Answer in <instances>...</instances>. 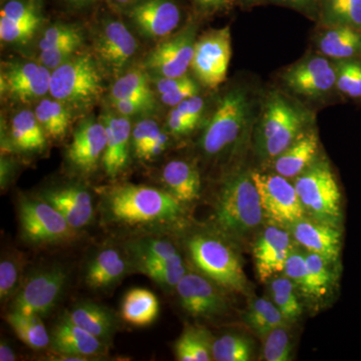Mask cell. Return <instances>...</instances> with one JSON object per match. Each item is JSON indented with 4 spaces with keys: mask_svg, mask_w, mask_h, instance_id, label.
Returning a JSON list of instances; mask_svg holds the SVG:
<instances>
[{
    "mask_svg": "<svg viewBox=\"0 0 361 361\" xmlns=\"http://www.w3.org/2000/svg\"><path fill=\"white\" fill-rule=\"evenodd\" d=\"M99 205L106 222L122 227L171 225L184 215L183 203L170 192L145 185L106 188Z\"/></svg>",
    "mask_w": 361,
    "mask_h": 361,
    "instance_id": "1",
    "label": "cell"
},
{
    "mask_svg": "<svg viewBox=\"0 0 361 361\" xmlns=\"http://www.w3.org/2000/svg\"><path fill=\"white\" fill-rule=\"evenodd\" d=\"M264 216L251 173H237L223 183L214 212L215 224L222 234L241 238L259 227Z\"/></svg>",
    "mask_w": 361,
    "mask_h": 361,
    "instance_id": "2",
    "label": "cell"
},
{
    "mask_svg": "<svg viewBox=\"0 0 361 361\" xmlns=\"http://www.w3.org/2000/svg\"><path fill=\"white\" fill-rule=\"evenodd\" d=\"M188 251L202 275L229 290L245 292L248 282L236 252L224 239L212 233L192 235Z\"/></svg>",
    "mask_w": 361,
    "mask_h": 361,
    "instance_id": "3",
    "label": "cell"
},
{
    "mask_svg": "<svg viewBox=\"0 0 361 361\" xmlns=\"http://www.w3.org/2000/svg\"><path fill=\"white\" fill-rule=\"evenodd\" d=\"M294 186L311 219L341 228V188L326 159H316L302 174L295 178Z\"/></svg>",
    "mask_w": 361,
    "mask_h": 361,
    "instance_id": "4",
    "label": "cell"
},
{
    "mask_svg": "<svg viewBox=\"0 0 361 361\" xmlns=\"http://www.w3.org/2000/svg\"><path fill=\"white\" fill-rule=\"evenodd\" d=\"M104 92V78L96 59L78 54L51 71L49 94L54 99L73 108H87Z\"/></svg>",
    "mask_w": 361,
    "mask_h": 361,
    "instance_id": "5",
    "label": "cell"
},
{
    "mask_svg": "<svg viewBox=\"0 0 361 361\" xmlns=\"http://www.w3.org/2000/svg\"><path fill=\"white\" fill-rule=\"evenodd\" d=\"M253 111L246 90L233 89L221 99L200 140L202 151L216 156L235 144L245 132Z\"/></svg>",
    "mask_w": 361,
    "mask_h": 361,
    "instance_id": "6",
    "label": "cell"
},
{
    "mask_svg": "<svg viewBox=\"0 0 361 361\" xmlns=\"http://www.w3.org/2000/svg\"><path fill=\"white\" fill-rule=\"evenodd\" d=\"M21 236L35 245L68 243L77 237L61 213L42 198L23 197L18 202Z\"/></svg>",
    "mask_w": 361,
    "mask_h": 361,
    "instance_id": "7",
    "label": "cell"
},
{
    "mask_svg": "<svg viewBox=\"0 0 361 361\" xmlns=\"http://www.w3.org/2000/svg\"><path fill=\"white\" fill-rule=\"evenodd\" d=\"M68 271L61 264L45 266L25 280L13 299V310L25 314L51 313L65 292Z\"/></svg>",
    "mask_w": 361,
    "mask_h": 361,
    "instance_id": "8",
    "label": "cell"
},
{
    "mask_svg": "<svg viewBox=\"0 0 361 361\" xmlns=\"http://www.w3.org/2000/svg\"><path fill=\"white\" fill-rule=\"evenodd\" d=\"M264 215L274 224L288 227L305 217L296 188L283 176L251 172Z\"/></svg>",
    "mask_w": 361,
    "mask_h": 361,
    "instance_id": "9",
    "label": "cell"
},
{
    "mask_svg": "<svg viewBox=\"0 0 361 361\" xmlns=\"http://www.w3.org/2000/svg\"><path fill=\"white\" fill-rule=\"evenodd\" d=\"M231 59L229 26L209 30L196 40L191 68L202 85L216 89L225 82Z\"/></svg>",
    "mask_w": 361,
    "mask_h": 361,
    "instance_id": "10",
    "label": "cell"
},
{
    "mask_svg": "<svg viewBox=\"0 0 361 361\" xmlns=\"http://www.w3.org/2000/svg\"><path fill=\"white\" fill-rule=\"evenodd\" d=\"M196 33L197 25L190 23L174 37L157 45L147 56L145 66L161 78L184 77L191 68Z\"/></svg>",
    "mask_w": 361,
    "mask_h": 361,
    "instance_id": "11",
    "label": "cell"
},
{
    "mask_svg": "<svg viewBox=\"0 0 361 361\" xmlns=\"http://www.w3.org/2000/svg\"><path fill=\"white\" fill-rule=\"evenodd\" d=\"M283 80L299 96L318 99L336 89V65L323 56H310L285 71Z\"/></svg>",
    "mask_w": 361,
    "mask_h": 361,
    "instance_id": "12",
    "label": "cell"
},
{
    "mask_svg": "<svg viewBox=\"0 0 361 361\" xmlns=\"http://www.w3.org/2000/svg\"><path fill=\"white\" fill-rule=\"evenodd\" d=\"M219 285L201 273H186L178 283L180 306L195 318H212L228 310L227 299Z\"/></svg>",
    "mask_w": 361,
    "mask_h": 361,
    "instance_id": "13",
    "label": "cell"
},
{
    "mask_svg": "<svg viewBox=\"0 0 361 361\" xmlns=\"http://www.w3.org/2000/svg\"><path fill=\"white\" fill-rule=\"evenodd\" d=\"M129 18L142 35L161 39L178 27L180 11L174 0H142L130 7Z\"/></svg>",
    "mask_w": 361,
    "mask_h": 361,
    "instance_id": "14",
    "label": "cell"
},
{
    "mask_svg": "<svg viewBox=\"0 0 361 361\" xmlns=\"http://www.w3.org/2000/svg\"><path fill=\"white\" fill-rule=\"evenodd\" d=\"M106 147V129L104 122L90 120L73 133L66 157L78 172L90 174L103 160Z\"/></svg>",
    "mask_w": 361,
    "mask_h": 361,
    "instance_id": "15",
    "label": "cell"
},
{
    "mask_svg": "<svg viewBox=\"0 0 361 361\" xmlns=\"http://www.w3.org/2000/svg\"><path fill=\"white\" fill-rule=\"evenodd\" d=\"M291 233L284 227L272 224L265 228L254 246L256 270L262 281L283 272L285 262L293 250Z\"/></svg>",
    "mask_w": 361,
    "mask_h": 361,
    "instance_id": "16",
    "label": "cell"
},
{
    "mask_svg": "<svg viewBox=\"0 0 361 361\" xmlns=\"http://www.w3.org/2000/svg\"><path fill=\"white\" fill-rule=\"evenodd\" d=\"M51 71L42 63H16L1 75V90L18 101L28 103L49 92Z\"/></svg>",
    "mask_w": 361,
    "mask_h": 361,
    "instance_id": "17",
    "label": "cell"
},
{
    "mask_svg": "<svg viewBox=\"0 0 361 361\" xmlns=\"http://www.w3.org/2000/svg\"><path fill=\"white\" fill-rule=\"evenodd\" d=\"M287 228L296 243L308 252L318 254L330 264L338 260L341 250V228L305 217Z\"/></svg>",
    "mask_w": 361,
    "mask_h": 361,
    "instance_id": "18",
    "label": "cell"
},
{
    "mask_svg": "<svg viewBox=\"0 0 361 361\" xmlns=\"http://www.w3.org/2000/svg\"><path fill=\"white\" fill-rule=\"evenodd\" d=\"M137 42L127 26L118 20L108 21L94 40V52L102 63L118 71L137 52Z\"/></svg>",
    "mask_w": 361,
    "mask_h": 361,
    "instance_id": "19",
    "label": "cell"
},
{
    "mask_svg": "<svg viewBox=\"0 0 361 361\" xmlns=\"http://www.w3.org/2000/svg\"><path fill=\"white\" fill-rule=\"evenodd\" d=\"M39 198L54 206L77 231L87 227L94 217V200L85 187L68 185L51 188L42 192Z\"/></svg>",
    "mask_w": 361,
    "mask_h": 361,
    "instance_id": "20",
    "label": "cell"
},
{
    "mask_svg": "<svg viewBox=\"0 0 361 361\" xmlns=\"http://www.w3.org/2000/svg\"><path fill=\"white\" fill-rule=\"evenodd\" d=\"M51 346L61 355L96 357L106 353V342L75 324L66 314L59 318L51 334Z\"/></svg>",
    "mask_w": 361,
    "mask_h": 361,
    "instance_id": "21",
    "label": "cell"
},
{
    "mask_svg": "<svg viewBox=\"0 0 361 361\" xmlns=\"http://www.w3.org/2000/svg\"><path fill=\"white\" fill-rule=\"evenodd\" d=\"M104 123L106 129V147L102 163L106 175L116 177L129 164L133 130L128 116L106 115Z\"/></svg>",
    "mask_w": 361,
    "mask_h": 361,
    "instance_id": "22",
    "label": "cell"
},
{
    "mask_svg": "<svg viewBox=\"0 0 361 361\" xmlns=\"http://www.w3.org/2000/svg\"><path fill=\"white\" fill-rule=\"evenodd\" d=\"M129 270L127 258L118 249L106 247L97 251L87 264L85 284L94 290H106L118 283Z\"/></svg>",
    "mask_w": 361,
    "mask_h": 361,
    "instance_id": "23",
    "label": "cell"
},
{
    "mask_svg": "<svg viewBox=\"0 0 361 361\" xmlns=\"http://www.w3.org/2000/svg\"><path fill=\"white\" fill-rule=\"evenodd\" d=\"M318 149L317 134L314 130H305L288 148L273 159V169L278 175L295 179L317 159Z\"/></svg>",
    "mask_w": 361,
    "mask_h": 361,
    "instance_id": "24",
    "label": "cell"
},
{
    "mask_svg": "<svg viewBox=\"0 0 361 361\" xmlns=\"http://www.w3.org/2000/svg\"><path fill=\"white\" fill-rule=\"evenodd\" d=\"M322 56L334 61H361V30L350 26L330 25L317 40Z\"/></svg>",
    "mask_w": 361,
    "mask_h": 361,
    "instance_id": "25",
    "label": "cell"
},
{
    "mask_svg": "<svg viewBox=\"0 0 361 361\" xmlns=\"http://www.w3.org/2000/svg\"><path fill=\"white\" fill-rule=\"evenodd\" d=\"M161 180L180 203H190L200 197L201 178L192 164L183 160L169 161L161 171Z\"/></svg>",
    "mask_w": 361,
    "mask_h": 361,
    "instance_id": "26",
    "label": "cell"
},
{
    "mask_svg": "<svg viewBox=\"0 0 361 361\" xmlns=\"http://www.w3.org/2000/svg\"><path fill=\"white\" fill-rule=\"evenodd\" d=\"M66 315L75 324L104 342L108 341L116 329L115 315L97 303H78Z\"/></svg>",
    "mask_w": 361,
    "mask_h": 361,
    "instance_id": "27",
    "label": "cell"
},
{
    "mask_svg": "<svg viewBox=\"0 0 361 361\" xmlns=\"http://www.w3.org/2000/svg\"><path fill=\"white\" fill-rule=\"evenodd\" d=\"M159 313L158 297L148 289H130L123 297L121 314L123 319L133 326H149L156 322Z\"/></svg>",
    "mask_w": 361,
    "mask_h": 361,
    "instance_id": "28",
    "label": "cell"
},
{
    "mask_svg": "<svg viewBox=\"0 0 361 361\" xmlns=\"http://www.w3.org/2000/svg\"><path fill=\"white\" fill-rule=\"evenodd\" d=\"M11 140L16 149L23 152H39L47 147V135L35 114L21 111L11 121Z\"/></svg>",
    "mask_w": 361,
    "mask_h": 361,
    "instance_id": "29",
    "label": "cell"
},
{
    "mask_svg": "<svg viewBox=\"0 0 361 361\" xmlns=\"http://www.w3.org/2000/svg\"><path fill=\"white\" fill-rule=\"evenodd\" d=\"M299 109L289 103L279 94H271L263 110L262 118L259 123L257 133L258 148L268 139L273 137L278 130L290 122Z\"/></svg>",
    "mask_w": 361,
    "mask_h": 361,
    "instance_id": "30",
    "label": "cell"
},
{
    "mask_svg": "<svg viewBox=\"0 0 361 361\" xmlns=\"http://www.w3.org/2000/svg\"><path fill=\"white\" fill-rule=\"evenodd\" d=\"M6 322L20 341L33 350H40L51 345V334L45 329L40 316L25 314L11 310L6 315Z\"/></svg>",
    "mask_w": 361,
    "mask_h": 361,
    "instance_id": "31",
    "label": "cell"
},
{
    "mask_svg": "<svg viewBox=\"0 0 361 361\" xmlns=\"http://www.w3.org/2000/svg\"><path fill=\"white\" fill-rule=\"evenodd\" d=\"M244 320L247 326L260 337H265L273 329L283 326L287 322L274 302L265 297L251 301Z\"/></svg>",
    "mask_w": 361,
    "mask_h": 361,
    "instance_id": "32",
    "label": "cell"
},
{
    "mask_svg": "<svg viewBox=\"0 0 361 361\" xmlns=\"http://www.w3.org/2000/svg\"><path fill=\"white\" fill-rule=\"evenodd\" d=\"M212 343L207 330L188 326L176 342V357L180 361L212 360Z\"/></svg>",
    "mask_w": 361,
    "mask_h": 361,
    "instance_id": "33",
    "label": "cell"
},
{
    "mask_svg": "<svg viewBox=\"0 0 361 361\" xmlns=\"http://www.w3.org/2000/svg\"><path fill=\"white\" fill-rule=\"evenodd\" d=\"M35 114L47 137L56 140L65 137L71 123V114L66 104L58 99H42Z\"/></svg>",
    "mask_w": 361,
    "mask_h": 361,
    "instance_id": "34",
    "label": "cell"
},
{
    "mask_svg": "<svg viewBox=\"0 0 361 361\" xmlns=\"http://www.w3.org/2000/svg\"><path fill=\"white\" fill-rule=\"evenodd\" d=\"M308 115L306 111H299L295 116L292 118L290 122L278 130L276 134L268 139L264 144L259 147V152L262 158L273 159L276 158L278 155L282 153L284 149L295 141L304 130L308 123Z\"/></svg>",
    "mask_w": 361,
    "mask_h": 361,
    "instance_id": "35",
    "label": "cell"
},
{
    "mask_svg": "<svg viewBox=\"0 0 361 361\" xmlns=\"http://www.w3.org/2000/svg\"><path fill=\"white\" fill-rule=\"evenodd\" d=\"M128 250L137 258H149L164 262L183 264V258L174 244L167 240L154 238V237H142L133 240L128 243Z\"/></svg>",
    "mask_w": 361,
    "mask_h": 361,
    "instance_id": "36",
    "label": "cell"
},
{
    "mask_svg": "<svg viewBox=\"0 0 361 361\" xmlns=\"http://www.w3.org/2000/svg\"><path fill=\"white\" fill-rule=\"evenodd\" d=\"M113 101L116 99H145L155 102L149 78L141 70H132L118 78L111 90Z\"/></svg>",
    "mask_w": 361,
    "mask_h": 361,
    "instance_id": "37",
    "label": "cell"
},
{
    "mask_svg": "<svg viewBox=\"0 0 361 361\" xmlns=\"http://www.w3.org/2000/svg\"><path fill=\"white\" fill-rule=\"evenodd\" d=\"M137 268L165 288H176L187 273L186 266L149 258H137Z\"/></svg>",
    "mask_w": 361,
    "mask_h": 361,
    "instance_id": "38",
    "label": "cell"
},
{
    "mask_svg": "<svg viewBox=\"0 0 361 361\" xmlns=\"http://www.w3.org/2000/svg\"><path fill=\"white\" fill-rule=\"evenodd\" d=\"M323 14L329 25L361 30V0H322Z\"/></svg>",
    "mask_w": 361,
    "mask_h": 361,
    "instance_id": "39",
    "label": "cell"
},
{
    "mask_svg": "<svg viewBox=\"0 0 361 361\" xmlns=\"http://www.w3.org/2000/svg\"><path fill=\"white\" fill-rule=\"evenodd\" d=\"M252 353L251 341L239 334H225L213 341V360L248 361L251 360Z\"/></svg>",
    "mask_w": 361,
    "mask_h": 361,
    "instance_id": "40",
    "label": "cell"
},
{
    "mask_svg": "<svg viewBox=\"0 0 361 361\" xmlns=\"http://www.w3.org/2000/svg\"><path fill=\"white\" fill-rule=\"evenodd\" d=\"M294 287L295 285L288 277L274 278L270 284L272 301L286 322H294L302 313Z\"/></svg>",
    "mask_w": 361,
    "mask_h": 361,
    "instance_id": "41",
    "label": "cell"
},
{
    "mask_svg": "<svg viewBox=\"0 0 361 361\" xmlns=\"http://www.w3.org/2000/svg\"><path fill=\"white\" fill-rule=\"evenodd\" d=\"M336 90L344 97L361 102V61H336Z\"/></svg>",
    "mask_w": 361,
    "mask_h": 361,
    "instance_id": "42",
    "label": "cell"
},
{
    "mask_svg": "<svg viewBox=\"0 0 361 361\" xmlns=\"http://www.w3.org/2000/svg\"><path fill=\"white\" fill-rule=\"evenodd\" d=\"M305 258L310 277V296L324 295L332 280L331 272L327 266L330 263L312 252L307 251Z\"/></svg>",
    "mask_w": 361,
    "mask_h": 361,
    "instance_id": "43",
    "label": "cell"
},
{
    "mask_svg": "<svg viewBox=\"0 0 361 361\" xmlns=\"http://www.w3.org/2000/svg\"><path fill=\"white\" fill-rule=\"evenodd\" d=\"M263 356L267 361L291 360L292 344L289 332L283 326L276 327L264 337Z\"/></svg>",
    "mask_w": 361,
    "mask_h": 361,
    "instance_id": "44",
    "label": "cell"
},
{
    "mask_svg": "<svg viewBox=\"0 0 361 361\" xmlns=\"http://www.w3.org/2000/svg\"><path fill=\"white\" fill-rule=\"evenodd\" d=\"M23 260L11 255L0 262V299L6 301L20 289Z\"/></svg>",
    "mask_w": 361,
    "mask_h": 361,
    "instance_id": "45",
    "label": "cell"
},
{
    "mask_svg": "<svg viewBox=\"0 0 361 361\" xmlns=\"http://www.w3.org/2000/svg\"><path fill=\"white\" fill-rule=\"evenodd\" d=\"M284 274L306 295H310V277L305 254L294 248L285 262Z\"/></svg>",
    "mask_w": 361,
    "mask_h": 361,
    "instance_id": "46",
    "label": "cell"
},
{
    "mask_svg": "<svg viewBox=\"0 0 361 361\" xmlns=\"http://www.w3.org/2000/svg\"><path fill=\"white\" fill-rule=\"evenodd\" d=\"M40 21L42 20L18 23L0 18V39L7 44L27 42L39 27Z\"/></svg>",
    "mask_w": 361,
    "mask_h": 361,
    "instance_id": "47",
    "label": "cell"
},
{
    "mask_svg": "<svg viewBox=\"0 0 361 361\" xmlns=\"http://www.w3.org/2000/svg\"><path fill=\"white\" fill-rule=\"evenodd\" d=\"M82 33L77 27L68 25H54L47 30L42 35V39L39 40V49L45 51L71 42L82 44Z\"/></svg>",
    "mask_w": 361,
    "mask_h": 361,
    "instance_id": "48",
    "label": "cell"
},
{
    "mask_svg": "<svg viewBox=\"0 0 361 361\" xmlns=\"http://www.w3.org/2000/svg\"><path fill=\"white\" fill-rule=\"evenodd\" d=\"M0 18L18 23L42 20L37 4L28 0H9L2 7Z\"/></svg>",
    "mask_w": 361,
    "mask_h": 361,
    "instance_id": "49",
    "label": "cell"
},
{
    "mask_svg": "<svg viewBox=\"0 0 361 361\" xmlns=\"http://www.w3.org/2000/svg\"><path fill=\"white\" fill-rule=\"evenodd\" d=\"M161 130L158 123L151 118H146L135 126L132 132V146L137 158H139L144 149L160 134Z\"/></svg>",
    "mask_w": 361,
    "mask_h": 361,
    "instance_id": "50",
    "label": "cell"
},
{
    "mask_svg": "<svg viewBox=\"0 0 361 361\" xmlns=\"http://www.w3.org/2000/svg\"><path fill=\"white\" fill-rule=\"evenodd\" d=\"M80 45V42H71V44L59 45V47H52V49H45V51H40L39 63H42L49 70H56L59 66L68 61L71 56H75Z\"/></svg>",
    "mask_w": 361,
    "mask_h": 361,
    "instance_id": "51",
    "label": "cell"
},
{
    "mask_svg": "<svg viewBox=\"0 0 361 361\" xmlns=\"http://www.w3.org/2000/svg\"><path fill=\"white\" fill-rule=\"evenodd\" d=\"M199 94V87L192 78H188L186 82L179 87L168 92V94H161V101L169 106L175 108L178 104L182 103L185 99L189 97L196 96Z\"/></svg>",
    "mask_w": 361,
    "mask_h": 361,
    "instance_id": "52",
    "label": "cell"
},
{
    "mask_svg": "<svg viewBox=\"0 0 361 361\" xmlns=\"http://www.w3.org/2000/svg\"><path fill=\"white\" fill-rule=\"evenodd\" d=\"M113 104L118 113L123 116L139 115L145 111H151L155 106V102L145 99H116L113 101Z\"/></svg>",
    "mask_w": 361,
    "mask_h": 361,
    "instance_id": "53",
    "label": "cell"
},
{
    "mask_svg": "<svg viewBox=\"0 0 361 361\" xmlns=\"http://www.w3.org/2000/svg\"><path fill=\"white\" fill-rule=\"evenodd\" d=\"M196 123L182 115L177 108H173L168 116V128L173 135H183L189 134L196 128Z\"/></svg>",
    "mask_w": 361,
    "mask_h": 361,
    "instance_id": "54",
    "label": "cell"
},
{
    "mask_svg": "<svg viewBox=\"0 0 361 361\" xmlns=\"http://www.w3.org/2000/svg\"><path fill=\"white\" fill-rule=\"evenodd\" d=\"M176 108L179 110L183 116H186L190 121L198 125L200 122L202 113L204 110V101L198 94L185 99L178 104Z\"/></svg>",
    "mask_w": 361,
    "mask_h": 361,
    "instance_id": "55",
    "label": "cell"
},
{
    "mask_svg": "<svg viewBox=\"0 0 361 361\" xmlns=\"http://www.w3.org/2000/svg\"><path fill=\"white\" fill-rule=\"evenodd\" d=\"M169 142L168 135L164 133L163 130L157 135L155 139L153 140L144 151L142 152L139 159L141 160H151V159L156 158L157 156L161 155L165 149L167 148Z\"/></svg>",
    "mask_w": 361,
    "mask_h": 361,
    "instance_id": "56",
    "label": "cell"
},
{
    "mask_svg": "<svg viewBox=\"0 0 361 361\" xmlns=\"http://www.w3.org/2000/svg\"><path fill=\"white\" fill-rule=\"evenodd\" d=\"M199 8L206 13H216L230 8L234 0H192Z\"/></svg>",
    "mask_w": 361,
    "mask_h": 361,
    "instance_id": "57",
    "label": "cell"
},
{
    "mask_svg": "<svg viewBox=\"0 0 361 361\" xmlns=\"http://www.w3.org/2000/svg\"><path fill=\"white\" fill-rule=\"evenodd\" d=\"M188 80L187 75L179 78H161L157 82V90L159 94H165L179 87Z\"/></svg>",
    "mask_w": 361,
    "mask_h": 361,
    "instance_id": "58",
    "label": "cell"
},
{
    "mask_svg": "<svg viewBox=\"0 0 361 361\" xmlns=\"http://www.w3.org/2000/svg\"><path fill=\"white\" fill-rule=\"evenodd\" d=\"M16 360V355L13 348L4 341L0 342V360L14 361Z\"/></svg>",
    "mask_w": 361,
    "mask_h": 361,
    "instance_id": "59",
    "label": "cell"
},
{
    "mask_svg": "<svg viewBox=\"0 0 361 361\" xmlns=\"http://www.w3.org/2000/svg\"><path fill=\"white\" fill-rule=\"evenodd\" d=\"M278 1L283 2L287 6L306 8V7H310L314 2V0H278Z\"/></svg>",
    "mask_w": 361,
    "mask_h": 361,
    "instance_id": "60",
    "label": "cell"
},
{
    "mask_svg": "<svg viewBox=\"0 0 361 361\" xmlns=\"http://www.w3.org/2000/svg\"><path fill=\"white\" fill-rule=\"evenodd\" d=\"M116 4H121V6H127V4H137V2L142 1V0H114Z\"/></svg>",
    "mask_w": 361,
    "mask_h": 361,
    "instance_id": "61",
    "label": "cell"
},
{
    "mask_svg": "<svg viewBox=\"0 0 361 361\" xmlns=\"http://www.w3.org/2000/svg\"><path fill=\"white\" fill-rule=\"evenodd\" d=\"M70 4H73V6H85V4H89L90 0H68Z\"/></svg>",
    "mask_w": 361,
    "mask_h": 361,
    "instance_id": "62",
    "label": "cell"
},
{
    "mask_svg": "<svg viewBox=\"0 0 361 361\" xmlns=\"http://www.w3.org/2000/svg\"><path fill=\"white\" fill-rule=\"evenodd\" d=\"M96 1V0H90V2Z\"/></svg>",
    "mask_w": 361,
    "mask_h": 361,
    "instance_id": "63",
    "label": "cell"
},
{
    "mask_svg": "<svg viewBox=\"0 0 361 361\" xmlns=\"http://www.w3.org/2000/svg\"><path fill=\"white\" fill-rule=\"evenodd\" d=\"M245 1H252V0H245Z\"/></svg>",
    "mask_w": 361,
    "mask_h": 361,
    "instance_id": "64",
    "label": "cell"
}]
</instances>
